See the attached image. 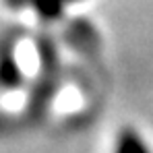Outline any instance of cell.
<instances>
[{
	"label": "cell",
	"instance_id": "cell-4",
	"mask_svg": "<svg viewBox=\"0 0 153 153\" xmlns=\"http://www.w3.org/2000/svg\"><path fill=\"white\" fill-rule=\"evenodd\" d=\"M4 2H6V6H10V8H25V6H31L33 0H4Z\"/></svg>",
	"mask_w": 153,
	"mask_h": 153
},
{
	"label": "cell",
	"instance_id": "cell-1",
	"mask_svg": "<svg viewBox=\"0 0 153 153\" xmlns=\"http://www.w3.org/2000/svg\"><path fill=\"white\" fill-rule=\"evenodd\" d=\"M114 153H153L149 143L143 139V134L134 128H122L116 137Z\"/></svg>",
	"mask_w": 153,
	"mask_h": 153
},
{
	"label": "cell",
	"instance_id": "cell-2",
	"mask_svg": "<svg viewBox=\"0 0 153 153\" xmlns=\"http://www.w3.org/2000/svg\"><path fill=\"white\" fill-rule=\"evenodd\" d=\"M66 2L64 0H33L31 8L44 19V21H56L62 17Z\"/></svg>",
	"mask_w": 153,
	"mask_h": 153
},
{
	"label": "cell",
	"instance_id": "cell-3",
	"mask_svg": "<svg viewBox=\"0 0 153 153\" xmlns=\"http://www.w3.org/2000/svg\"><path fill=\"white\" fill-rule=\"evenodd\" d=\"M21 81V71L19 64L13 58H2L0 60V85L2 87H17Z\"/></svg>",
	"mask_w": 153,
	"mask_h": 153
},
{
	"label": "cell",
	"instance_id": "cell-5",
	"mask_svg": "<svg viewBox=\"0 0 153 153\" xmlns=\"http://www.w3.org/2000/svg\"><path fill=\"white\" fill-rule=\"evenodd\" d=\"M64 2H66V4H68V2H81V0H64Z\"/></svg>",
	"mask_w": 153,
	"mask_h": 153
}]
</instances>
